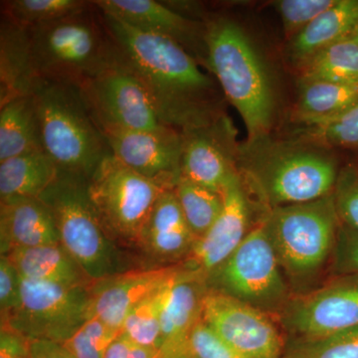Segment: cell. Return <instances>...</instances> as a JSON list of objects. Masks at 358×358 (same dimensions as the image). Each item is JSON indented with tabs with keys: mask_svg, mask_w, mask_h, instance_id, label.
Returning a JSON list of instances; mask_svg holds the SVG:
<instances>
[{
	"mask_svg": "<svg viewBox=\"0 0 358 358\" xmlns=\"http://www.w3.org/2000/svg\"><path fill=\"white\" fill-rule=\"evenodd\" d=\"M93 121L105 134L166 126L138 77L121 60L80 87Z\"/></svg>",
	"mask_w": 358,
	"mask_h": 358,
	"instance_id": "11",
	"label": "cell"
},
{
	"mask_svg": "<svg viewBox=\"0 0 358 358\" xmlns=\"http://www.w3.org/2000/svg\"><path fill=\"white\" fill-rule=\"evenodd\" d=\"M28 358H73L61 343L49 341H30Z\"/></svg>",
	"mask_w": 358,
	"mask_h": 358,
	"instance_id": "42",
	"label": "cell"
},
{
	"mask_svg": "<svg viewBox=\"0 0 358 358\" xmlns=\"http://www.w3.org/2000/svg\"><path fill=\"white\" fill-rule=\"evenodd\" d=\"M36 82L24 27L2 17L0 29V103L31 94Z\"/></svg>",
	"mask_w": 358,
	"mask_h": 358,
	"instance_id": "25",
	"label": "cell"
},
{
	"mask_svg": "<svg viewBox=\"0 0 358 358\" xmlns=\"http://www.w3.org/2000/svg\"><path fill=\"white\" fill-rule=\"evenodd\" d=\"M25 29L36 81L79 89L119 61L117 46L94 1L83 13Z\"/></svg>",
	"mask_w": 358,
	"mask_h": 358,
	"instance_id": "4",
	"label": "cell"
},
{
	"mask_svg": "<svg viewBox=\"0 0 358 358\" xmlns=\"http://www.w3.org/2000/svg\"><path fill=\"white\" fill-rule=\"evenodd\" d=\"M60 244L49 207L40 199H2L0 203L1 255L20 248Z\"/></svg>",
	"mask_w": 358,
	"mask_h": 358,
	"instance_id": "20",
	"label": "cell"
},
{
	"mask_svg": "<svg viewBox=\"0 0 358 358\" xmlns=\"http://www.w3.org/2000/svg\"><path fill=\"white\" fill-rule=\"evenodd\" d=\"M346 155L292 134L273 133L239 143L237 171L268 211L333 194Z\"/></svg>",
	"mask_w": 358,
	"mask_h": 358,
	"instance_id": "2",
	"label": "cell"
},
{
	"mask_svg": "<svg viewBox=\"0 0 358 358\" xmlns=\"http://www.w3.org/2000/svg\"><path fill=\"white\" fill-rule=\"evenodd\" d=\"M358 103V86L320 80H296V96L289 113L294 126H312L343 114Z\"/></svg>",
	"mask_w": 358,
	"mask_h": 358,
	"instance_id": "23",
	"label": "cell"
},
{
	"mask_svg": "<svg viewBox=\"0 0 358 358\" xmlns=\"http://www.w3.org/2000/svg\"><path fill=\"white\" fill-rule=\"evenodd\" d=\"M173 192L181 211L197 239L210 229L222 210V195L179 178Z\"/></svg>",
	"mask_w": 358,
	"mask_h": 358,
	"instance_id": "30",
	"label": "cell"
},
{
	"mask_svg": "<svg viewBox=\"0 0 358 358\" xmlns=\"http://www.w3.org/2000/svg\"><path fill=\"white\" fill-rule=\"evenodd\" d=\"M6 256L23 279L67 286L93 284L61 244L15 249Z\"/></svg>",
	"mask_w": 358,
	"mask_h": 358,
	"instance_id": "24",
	"label": "cell"
},
{
	"mask_svg": "<svg viewBox=\"0 0 358 358\" xmlns=\"http://www.w3.org/2000/svg\"><path fill=\"white\" fill-rule=\"evenodd\" d=\"M350 273H358V232L341 223L331 275Z\"/></svg>",
	"mask_w": 358,
	"mask_h": 358,
	"instance_id": "38",
	"label": "cell"
},
{
	"mask_svg": "<svg viewBox=\"0 0 358 358\" xmlns=\"http://www.w3.org/2000/svg\"><path fill=\"white\" fill-rule=\"evenodd\" d=\"M31 94L44 152L62 173L91 178L112 152L79 89L37 80Z\"/></svg>",
	"mask_w": 358,
	"mask_h": 358,
	"instance_id": "6",
	"label": "cell"
},
{
	"mask_svg": "<svg viewBox=\"0 0 358 358\" xmlns=\"http://www.w3.org/2000/svg\"><path fill=\"white\" fill-rule=\"evenodd\" d=\"M30 341L10 329H1L0 358H28Z\"/></svg>",
	"mask_w": 358,
	"mask_h": 358,
	"instance_id": "41",
	"label": "cell"
},
{
	"mask_svg": "<svg viewBox=\"0 0 358 358\" xmlns=\"http://www.w3.org/2000/svg\"><path fill=\"white\" fill-rule=\"evenodd\" d=\"M289 134L346 154H358V103L334 119L312 126H294Z\"/></svg>",
	"mask_w": 358,
	"mask_h": 358,
	"instance_id": "31",
	"label": "cell"
},
{
	"mask_svg": "<svg viewBox=\"0 0 358 358\" xmlns=\"http://www.w3.org/2000/svg\"><path fill=\"white\" fill-rule=\"evenodd\" d=\"M169 281L136 306L124 320L121 333L134 343L162 350V310Z\"/></svg>",
	"mask_w": 358,
	"mask_h": 358,
	"instance_id": "32",
	"label": "cell"
},
{
	"mask_svg": "<svg viewBox=\"0 0 358 358\" xmlns=\"http://www.w3.org/2000/svg\"><path fill=\"white\" fill-rule=\"evenodd\" d=\"M207 287L203 275L186 270L181 264L167 285L162 310L160 350H178L187 345L188 338L201 319L202 303Z\"/></svg>",
	"mask_w": 358,
	"mask_h": 358,
	"instance_id": "19",
	"label": "cell"
},
{
	"mask_svg": "<svg viewBox=\"0 0 358 358\" xmlns=\"http://www.w3.org/2000/svg\"><path fill=\"white\" fill-rule=\"evenodd\" d=\"M102 14L120 60L145 86L162 124L182 133L227 115L218 82L182 46Z\"/></svg>",
	"mask_w": 358,
	"mask_h": 358,
	"instance_id": "1",
	"label": "cell"
},
{
	"mask_svg": "<svg viewBox=\"0 0 358 358\" xmlns=\"http://www.w3.org/2000/svg\"><path fill=\"white\" fill-rule=\"evenodd\" d=\"M164 190L113 155L88 179L90 200L106 234L115 244L131 248H141L148 219Z\"/></svg>",
	"mask_w": 358,
	"mask_h": 358,
	"instance_id": "8",
	"label": "cell"
},
{
	"mask_svg": "<svg viewBox=\"0 0 358 358\" xmlns=\"http://www.w3.org/2000/svg\"><path fill=\"white\" fill-rule=\"evenodd\" d=\"M204 67L215 78L226 101L241 115L247 138L275 133L282 110L274 68L251 33L226 14H208Z\"/></svg>",
	"mask_w": 358,
	"mask_h": 358,
	"instance_id": "3",
	"label": "cell"
},
{
	"mask_svg": "<svg viewBox=\"0 0 358 358\" xmlns=\"http://www.w3.org/2000/svg\"><path fill=\"white\" fill-rule=\"evenodd\" d=\"M284 358H358V327L313 339H288Z\"/></svg>",
	"mask_w": 358,
	"mask_h": 358,
	"instance_id": "33",
	"label": "cell"
},
{
	"mask_svg": "<svg viewBox=\"0 0 358 358\" xmlns=\"http://www.w3.org/2000/svg\"><path fill=\"white\" fill-rule=\"evenodd\" d=\"M358 28V0H338L285 45V62L294 73L320 51L350 38Z\"/></svg>",
	"mask_w": 358,
	"mask_h": 358,
	"instance_id": "22",
	"label": "cell"
},
{
	"mask_svg": "<svg viewBox=\"0 0 358 358\" xmlns=\"http://www.w3.org/2000/svg\"><path fill=\"white\" fill-rule=\"evenodd\" d=\"M159 358H190L187 345L185 348H178V350H160Z\"/></svg>",
	"mask_w": 358,
	"mask_h": 358,
	"instance_id": "43",
	"label": "cell"
},
{
	"mask_svg": "<svg viewBox=\"0 0 358 358\" xmlns=\"http://www.w3.org/2000/svg\"><path fill=\"white\" fill-rule=\"evenodd\" d=\"M21 278L8 257L0 258V308L1 315L13 312L20 303Z\"/></svg>",
	"mask_w": 358,
	"mask_h": 358,
	"instance_id": "39",
	"label": "cell"
},
{
	"mask_svg": "<svg viewBox=\"0 0 358 358\" xmlns=\"http://www.w3.org/2000/svg\"><path fill=\"white\" fill-rule=\"evenodd\" d=\"M103 13L141 31L166 37L182 46L200 65L206 58L203 21L186 17L166 2L155 0H95Z\"/></svg>",
	"mask_w": 358,
	"mask_h": 358,
	"instance_id": "17",
	"label": "cell"
},
{
	"mask_svg": "<svg viewBox=\"0 0 358 358\" xmlns=\"http://www.w3.org/2000/svg\"><path fill=\"white\" fill-rule=\"evenodd\" d=\"M120 334L121 331L92 317L62 345L73 358H103L108 348Z\"/></svg>",
	"mask_w": 358,
	"mask_h": 358,
	"instance_id": "34",
	"label": "cell"
},
{
	"mask_svg": "<svg viewBox=\"0 0 358 358\" xmlns=\"http://www.w3.org/2000/svg\"><path fill=\"white\" fill-rule=\"evenodd\" d=\"M333 194L341 222L358 232V154L346 155Z\"/></svg>",
	"mask_w": 358,
	"mask_h": 358,
	"instance_id": "35",
	"label": "cell"
},
{
	"mask_svg": "<svg viewBox=\"0 0 358 358\" xmlns=\"http://www.w3.org/2000/svg\"><path fill=\"white\" fill-rule=\"evenodd\" d=\"M187 350L190 358H246L224 343L201 319L188 338Z\"/></svg>",
	"mask_w": 358,
	"mask_h": 358,
	"instance_id": "37",
	"label": "cell"
},
{
	"mask_svg": "<svg viewBox=\"0 0 358 358\" xmlns=\"http://www.w3.org/2000/svg\"><path fill=\"white\" fill-rule=\"evenodd\" d=\"M223 207L210 229L196 240L182 266L209 277L241 245L267 213L250 193L239 173H235L221 192Z\"/></svg>",
	"mask_w": 358,
	"mask_h": 358,
	"instance_id": "14",
	"label": "cell"
},
{
	"mask_svg": "<svg viewBox=\"0 0 358 358\" xmlns=\"http://www.w3.org/2000/svg\"><path fill=\"white\" fill-rule=\"evenodd\" d=\"M265 223L294 294L307 293L329 277L341 225L334 194L268 210Z\"/></svg>",
	"mask_w": 358,
	"mask_h": 358,
	"instance_id": "5",
	"label": "cell"
},
{
	"mask_svg": "<svg viewBox=\"0 0 358 358\" xmlns=\"http://www.w3.org/2000/svg\"><path fill=\"white\" fill-rule=\"evenodd\" d=\"M196 240L173 189L164 190L148 219L141 249L162 265H178L187 258Z\"/></svg>",
	"mask_w": 358,
	"mask_h": 358,
	"instance_id": "21",
	"label": "cell"
},
{
	"mask_svg": "<svg viewBox=\"0 0 358 358\" xmlns=\"http://www.w3.org/2000/svg\"><path fill=\"white\" fill-rule=\"evenodd\" d=\"M352 38L355 39V41L357 42L358 45V28L357 31L355 32V34H353Z\"/></svg>",
	"mask_w": 358,
	"mask_h": 358,
	"instance_id": "44",
	"label": "cell"
},
{
	"mask_svg": "<svg viewBox=\"0 0 358 358\" xmlns=\"http://www.w3.org/2000/svg\"><path fill=\"white\" fill-rule=\"evenodd\" d=\"M238 131L229 115L182 131L180 178L221 194L237 171Z\"/></svg>",
	"mask_w": 358,
	"mask_h": 358,
	"instance_id": "15",
	"label": "cell"
},
{
	"mask_svg": "<svg viewBox=\"0 0 358 358\" xmlns=\"http://www.w3.org/2000/svg\"><path fill=\"white\" fill-rule=\"evenodd\" d=\"M288 339L324 338L358 327V273L331 275L294 294L278 317Z\"/></svg>",
	"mask_w": 358,
	"mask_h": 358,
	"instance_id": "12",
	"label": "cell"
},
{
	"mask_svg": "<svg viewBox=\"0 0 358 358\" xmlns=\"http://www.w3.org/2000/svg\"><path fill=\"white\" fill-rule=\"evenodd\" d=\"M206 282L208 289L233 296L278 320L294 294L268 236L265 216L234 253L209 275Z\"/></svg>",
	"mask_w": 358,
	"mask_h": 358,
	"instance_id": "9",
	"label": "cell"
},
{
	"mask_svg": "<svg viewBox=\"0 0 358 358\" xmlns=\"http://www.w3.org/2000/svg\"><path fill=\"white\" fill-rule=\"evenodd\" d=\"M53 214L60 244L91 282L117 273V247L103 231L88 193V178L59 173L39 197Z\"/></svg>",
	"mask_w": 358,
	"mask_h": 358,
	"instance_id": "7",
	"label": "cell"
},
{
	"mask_svg": "<svg viewBox=\"0 0 358 358\" xmlns=\"http://www.w3.org/2000/svg\"><path fill=\"white\" fill-rule=\"evenodd\" d=\"M93 6L85 0H8L1 2V15L21 27H34L83 13Z\"/></svg>",
	"mask_w": 358,
	"mask_h": 358,
	"instance_id": "29",
	"label": "cell"
},
{
	"mask_svg": "<svg viewBox=\"0 0 358 358\" xmlns=\"http://www.w3.org/2000/svg\"><path fill=\"white\" fill-rule=\"evenodd\" d=\"M338 0H279L273 2L281 18L286 42L303 31L320 14L336 6Z\"/></svg>",
	"mask_w": 358,
	"mask_h": 358,
	"instance_id": "36",
	"label": "cell"
},
{
	"mask_svg": "<svg viewBox=\"0 0 358 358\" xmlns=\"http://www.w3.org/2000/svg\"><path fill=\"white\" fill-rule=\"evenodd\" d=\"M181 268L178 265L134 268L91 285L90 317L121 331L129 313L150 294L164 287Z\"/></svg>",
	"mask_w": 358,
	"mask_h": 358,
	"instance_id": "18",
	"label": "cell"
},
{
	"mask_svg": "<svg viewBox=\"0 0 358 358\" xmlns=\"http://www.w3.org/2000/svg\"><path fill=\"white\" fill-rule=\"evenodd\" d=\"M91 285L67 286L21 278L20 305L1 315V329L28 341L62 345L90 319Z\"/></svg>",
	"mask_w": 358,
	"mask_h": 358,
	"instance_id": "10",
	"label": "cell"
},
{
	"mask_svg": "<svg viewBox=\"0 0 358 358\" xmlns=\"http://www.w3.org/2000/svg\"><path fill=\"white\" fill-rule=\"evenodd\" d=\"M59 169L44 150L0 162V199H39L56 178Z\"/></svg>",
	"mask_w": 358,
	"mask_h": 358,
	"instance_id": "26",
	"label": "cell"
},
{
	"mask_svg": "<svg viewBox=\"0 0 358 358\" xmlns=\"http://www.w3.org/2000/svg\"><path fill=\"white\" fill-rule=\"evenodd\" d=\"M115 159L136 173L173 189L180 178L183 136L169 126L105 134Z\"/></svg>",
	"mask_w": 358,
	"mask_h": 358,
	"instance_id": "16",
	"label": "cell"
},
{
	"mask_svg": "<svg viewBox=\"0 0 358 358\" xmlns=\"http://www.w3.org/2000/svg\"><path fill=\"white\" fill-rule=\"evenodd\" d=\"M296 80L358 86V45L352 37L327 47L296 73Z\"/></svg>",
	"mask_w": 358,
	"mask_h": 358,
	"instance_id": "28",
	"label": "cell"
},
{
	"mask_svg": "<svg viewBox=\"0 0 358 358\" xmlns=\"http://www.w3.org/2000/svg\"><path fill=\"white\" fill-rule=\"evenodd\" d=\"M201 320L246 358H284L288 338L273 315L228 294L207 289Z\"/></svg>",
	"mask_w": 358,
	"mask_h": 358,
	"instance_id": "13",
	"label": "cell"
},
{
	"mask_svg": "<svg viewBox=\"0 0 358 358\" xmlns=\"http://www.w3.org/2000/svg\"><path fill=\"white\" fill-rule=\"evenodd\" d=\"M160 350L141 345L120 334L108 348L103 358H159Z\"/></svg>",
	"mask_w": 358,
	"mask_h": 358,
	"instance_id": "40",
	"label": "cell"
},
{
	"mask_svg": "<svg viewBox=\"0 0 358 358\" xmlns=\"http://www.w3.org/2000/svg\"><path fill=\"white\" fill-rule=\"evenodd\" d=\"M43 150L32 94L0 103V162Z\"/></svg>",
	"mask_w": 358,
	"mask_h": 358,
	"instance_id": "27",
	"label": "cell"
}]
</instances>
